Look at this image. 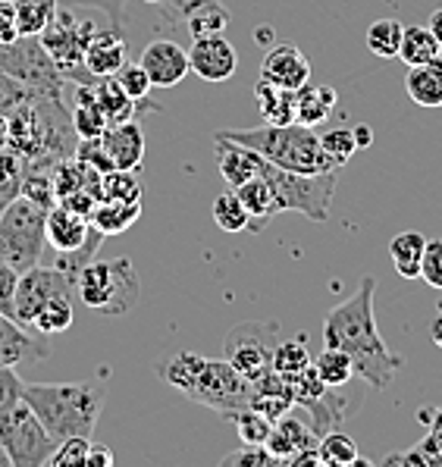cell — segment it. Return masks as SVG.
Masks as SVG:
<instances>
[{
    "instance_id": "obj_1",
    "label": "cell",
    "mask_w": 442,
    "mask_h": 467,
    "mask_svg": "<svg viewBox=\"0 0 442 467\" xmlns=\"http://www.w3.org/2000/svg\"><path fill=\"white\" fill-rule=\"evenodd\" d=\"M374 296L376 279L361 276L358 292L324 317V345L345 351L352 358L355 377H361L367 386L389 389L398 368H402V358L389 351V345L383 342L374 317Z\"/></svg>"
},
{
    "instance_id": "obj_2",
    "label": "cell",
    "mask_w": 442,
    "mask_h": 467,
    "mask_svg": "<svg viewBox=\"0 0 442 467\" xmlns=\"http://www.w3.org/2000/svg\"><path fill=\"white\" fill-rule=\"evenodd\" d=\"M157 377L189 401H198V405L211 408L223 418H232L235 411L248 408V401H252V383L226 358L176 351L167 361L157 364Z\"/></svg>"
},
{
    "instance_id": "obj_3",
    "label": "cell",
    "mask_w": 442,
    "mask_h": 467,
    "mask_svg": "<svg viewBox=\"0 0 442 467\" xmlns=\"http://www.w3.org/2000/svg\"><path fill=\"white\" fill-rule=\"evenodd\" d=\"M76 145L63 98L32 95L10 113V148L32 167L51 170L57 161L73 157Z\"/></svg>"
},
{
    "instance_id": "obj_4",
    "label": "cell",
    "mask_w": 442,
    "mask_h": 467,
    "mask_svg": "<svg viewBox=\"0 0 442 467\" xmlns=\"http://www.w3.org/2000/svg\"><path fill=\"white\" fill-rule=\"evenodd\" d=\"M23 401L57 442L69 436L91 440L104 408V389L95 383H26Z\"/></svg>"
},
{
    "instance_id": "obj_5",
    "label": "cell",
    "mask_w": 442,
    "mask_h": 467,
    "mask_svg": "<svg viewBox=\"0 0 442 467\" xmlns=\"http://www.w3.org/2000/svg\"><path fill=\"white\" fill-rule=\"evenodd\" d=\"M226 139L239 141V145L258 150L263 161L276 163L283 170L292 172H339L336 163L324 154L320 148V135L311 126L302 123H289V126H273L263 123L258 129H226Z\"/></svg>"
},
{
    "instance_id": "obj_6",
    "label": "cell",
    "mask_w": 442,
    "mask_h": 467,
    "mask_svg": "<svg viewBox=\"0 0 442 467\" xmlns=\"http://www.w3.org/2000/svg\"><path fill=\"white\" fill-rule=\"evenodd\" d=\"M76 298L101 317H126L141 298V279L129 257L91 261L76 279Z\"/></svg>"
},
{
    "instance_id": "obj_7",
    "label": "cell",
    "mask_w": 442,
    "mask_h": 467,
    "mask_svg": "<svg viewBox=\"0 0 442 467\" xmlns=\"http://www.w3.org/2000/svg\"><path fill=\"white\" fill-rule=\"evenodd\" d=\"M258 176H263L273 189L276 201H280L283 213L295 211L304 213L314 223H326L330 220V204H333V192H336L339 172H292L283 170L276 163L263 161L258 154Z\"/></svg>"
},
{
    "instance_id": "obj_8",
    "label": "cell",
    "mask_w": 442,
    "mask_h": 467,
    "mask_svg": "<svg viewBox=\"0 0 442 467\" xmlns=\"http://www.w3.org/2000/svg\"><path fill=\"white\" fill-rule=\"evenodd\" d=\"M45 217L47 207L35 204L26 195H16L0 213V261L16 273H26L41 264L45 254Z\"/></svg>"
},
{
    "instance_id": "obj_9",
    "label": "cell",
    "mask_w": 442,
    "mask_h": 467,
    "mask_svg": "<svg viewBox=\"0 0 442 467\" xmlns=\"http://www.w3.org/2000/svg\"><path fill=\"white\" fill-rule=\"evenodd\" d=\"M0 69L13 76L19 85H26L32 95L63 98L67 91V76L57 69L51 54L41 45L38 35H19L16 41L0 45Z\"/></svg>"
},
{
    "instance_id": "obj_10",
    "label": "cell",
    "mask_w": 442,
    "mask_h": 467,
    "mask_svg": "<svg viewBox=\"0 0 442 467\" xmlns=\"http://www.w3.org/2000/svg\"><path fill=\"white\" fill-rule=\"evenodd\" d=\"M95 35L98 26L91 19L73 16V6H57L51 23L45 26L38 38L57 63V69L67 76V82H95V76H88V69H85V47Z\"/></svg>"
},
{
    "instance_id": "obj_11",
    "label": "cell",
    "mask_w": 442,
    "mask_h": 467,
    "mask_svg": "<svg viewBox=\"0 0 442 467\" xmlns=\"http://www.w3.org/2000/svg\"><path fill=\"white\" fill-rule=\"evenodd\" d=\"M57 440L45 430L38 414L16 401L10 411L0 414V451L6 464L13 467H47V458L54 455Z\"/></svg>"
},
{
    "instance_id": "obj_12",
    "label": "cell",
    "mask_w": 442,
    "mask_h": 467,
    "mask_svg": "<svg viewBox=\"0 0 442 467\" xmlns=\"http://www.w3.org/2000/svg\"><path fill=\"white\" fill-rule=\"evenodd\" d=\"M280 342V327L267 320H242L226 333L223 358L248 383H258L273 370V348Z\"/></svg>"
},
{
    "instance_id": "obj_13",
    "label": "cell",
    "mask_w": 442,
    "mask_h": 467,
    "mask_svg": "<svg viewBox=\"0 0 442 467\" xmlns=\"http://www.w3.org/2000/svg\"><path fill=\"white\" fill-rule=\"evenodd\" d=\"M54 298H76V283L63 270H57L54 264L51 267H41L38 264V267L19 273L16 301H13V320L28 327L35 314H38V307Z\"/></svg>"
},
{
    "instance_id": "obj_14",
    "label": "cell",
    "mask_w": 442,
    "mask_h": 467,
    "mask_svg": "<svg viewBox=\"0 0 442 467\" xmlns=\"http://www.w3.org/2000/svg\"><path fill=\"white\" fill-rule=\"evenodd\" d=\"M317 442H320V436H317V430H314L311 418L295 405L292 411L273 420V430H270L263 445H267L270 455L280 458V464H295L298 455L317 451Z\"/></svg>"
},
{
    "instance_id": "obj_15",
    "label": "cell",
    "mask_w": 442,
    "mask_h": 467,
    "mask_svg": "<svg viewBox=\"0 0 442 467\" xmlns=\"http://www.w3.org/2000/svg\"><path fill=\"white\" fill-rule=\"evenodd\" d=\"M189 69L195 76H201L204 82H226L239 69V54H235L232 41H226L223 32L201 35V38L191 41Z\"/></svg>"
},
{
    "instance_id": "obj_16",
    "label": "cell",
    "mask_w": 442,
    "mask_h": 467,
    "mask_svg": "<svg viewBox=\"0 0 442 467\" xmlns=\"http://www.w3.org/2000/svg\"><path fill=\"white\" fill-rule=\"evenodd\" d=\"M154 88H176L189 76V50L170 38H154L139 57Z\"/></svg>"
},
{
    "instance_id": "obj_17",
    "label": "cell",
    "mask_w": 442,
    "mask_h": 467,
    "mask_svg": "<svg viewBox=\"0 0 442 467\" xmlns=\"http://www.w3.org/2000/svg\"><path fill=\"white\" fill-rule=\"evenodd\" d=\"M261 78L270 85H276V88L298 91L302 85L311 82V63L302 47L292 45V41H283V45H273L267 54H263Z\"/></svg>"
},
{
    "instance_id": "obj_18",
    "label": "cell",
    "mask_w": 442,
    "mask_h": 467,
    "mask_svg": "<svg viewBox=\"0 0 442 467\" xmlns=\"http://www.w3.org/2000/svg\"><path fill=\"white\" fill-rule=\"evenodd\" d=\"M47 355H51L47 342H38L35 336L26 333V327L19 320L0 314V364L19 370L45 361Z\"/></svg>"
},
{
    "instance_id": "obj_19",
    "label": "cell",
    "mask_w": 442,
    "mask_h": 467,
    "mask_svg": "<svg viewBox=\"0 0 442 467\" xmlns=\"http://www.w3.org/2000/svg\"><path fill=\"white\" fill-rule=\"evenodd\" d=\"M101 145L107 157H110L113 170H139L141 161H145V132H141V126L135 119L107 126Z\"/></svg>"
},
{
    "instance_id": "obj_20",
    "label": "cell",
    "mask_w": 442,
    "mask_h": 467,
    "mask_svg": "<svg viewBox=\"0 0 442 467\" xmlns=\"http://www.w3.org/2000/svg\"><path fill=\"white\" fill-rule=\"evenodd\" d=\"M126 60H129V47H126L123 28H107V32L98 28V35L85 47V69L95 78L117 76Z\"/></svg>"
},
{
    "instance_id": "obj_21",
    "label": "cell",
    "mask_w": 442,
    "mask_h": 467,
    "mask_svg": "<svg viewBox=\"0 0 442 467\" xmlns=\"http://www.w3.org/2000/svg\"><path fill=\"white\" fill-rule=\"evenodd\" d=\"M88 233H91V220L76 211H69V207L60 204V201L47 211L45 239L54 251H76L78 245H85Z\"/></svg>"
},
{
    "instance_id": "obj_22",
    "label": "cell",
    "mask_w": 442,
    "mask_h": 467,
    "mask_svg": "<svg viewBox=\"0 0 442 467\" xmlns=\"http://www.w3.org/2000/svg\"><path fill=\"white\" fill-rule=\"evenodd\" d=\"M235 195H239L242 207L248 213V233H263L270 226V220L283 213L280 201H276L273 189H270V182L263 176H252L242 185H235Z\"/></svg>"
},
{
    "instance_id": "obj_23",
    "label": "cell",
    "mask_w": 442,
    "mask_h": 467,
    "mask_svg": "<svg viewBox=\"0 0 442 467\" xmlns=\"http://www.w3.org/2000/svg\"><path fill=\"white\" fill-rule=\"evenodd\" d=\"M213 157H217V170L230 189L242 185L245 179L258 176V150L239 145V141L226 139L220 132H213Z\"/></svg>"
},
{
    "instance_id": "obj_24",
    "label": "cell",
    "mask_w": 442,
    "mask_h": 467,
    "mask_svg": "<svg viewBox=\"0 0 442 467\" xmlns=\"http://www.w3.org/2000/svg\"><path fill=\"white\" fill-rule=\"evenodd\" d=\"M248 408L267 414L270 420H276L286 411H292L295 401H292L286 377H280L276 370H270L267 377H261L258 383H252V401H248Z\"/></svg>"
},
{
    "instance_id": "obj_25",
    "label": "cell",
    "mask_w": 442,
    "mask_h": 467,
    "mask_svg": "<svg viewBox=\"0 0 442 467\" xmlns=\"http://www.w3.org/2000/svg\"><path fill=\"white\" fill-rule=\"evenodd\" d=\"M405 91L417 107L437 110L442 107V57L433 63H420V67H408L405 76Z\"/></svg>"
},
{
    "instance_id": "obj_26",
    "label": "cell",
    "mask_w": 442,
    "mask_h": 467,
    "mask_svg": "<svg viewBox=\"0 0 442 467\" xmlns=\"http://www.w3.org/2000/svg\"><path fill=\"white\" fill-rule=\"evenodd\" d=\"M333 110H336V91H333L330 85L314 88V85L308 82L295 91V123L317 129L320 123L330 119Z\"/></svg>"
},
{
    "instance_id": "obj_27",
    "label": "cell",
    "mask_w": 442,
    "mask_h": 467,
    "mask_svg": "<svg viewBox=\"0 0 442 467\" xmlns=\"http://www.w3.org/2000/svg\"><path fill=\"white\" fill-rule=\"evenodd\" d=\"M141 213V201H113V198H104L95 204V211H91V226L98 229V233L104 235V239H110V235H119L126 233V229L132 226L135 220H139Z\"/></svg>"
},
{
    "instance_id": "obj_28",
    "label": "cell",
    "mask_w": 442,
    "mask_h": 467,
    "mask_svg": "<svg viewBox=\"0 0 442 467\" xmlns=\"http://www.w3.org/2000/svg\"><path fill=\"white\" fill-rule=\"evenodd\" d=\"M95 104L101 107V113L113 123H129L139 113V100H132L123 91V85L117 82L113 76L95 78Z\"/></svg>"
},
{
    "instance_id": "obj_29",
    "label": "cell",
    "mask_w": 442,
    "mask_h": 467,
    "mask_svg": "<svg viewBox=\"0 0 442 467\" xmlns=\"http://www.w3.org/2000/svg\"><path fill=\"white\" fill-rule=\"evenodd\" d=\"M424 248H427V235L417 233V229L392 235L389 257H392V267H396L398 276H405V279L420 276V257H424Z\"/></svg>"
},
{
    "instance_id": "obj_30",
    "label": "cell",
    "mask_w": 442,
    "mask_h": 467,
    "mask_svg": "<svg viewBox=\"0 0 442 467\" xmlns=\"http://www.w3.org/2000/svg\"><path fill=\"white\" fill-rule=\"evenodd\" d=\"M254 98H258V104H261L263 123H273V126L295 123V91L276 88V85L261 78L258 88H254Z\"/></svg>"
},
{
    "instance_id": "obj_31",
    "label": "cell",
    "mask_w": 442,
    "mask_h": 467,
    "mask_svg": "<svg viewBox=\"0 0 442 467\" xmlns=\"http://www.w3.org/2000/svg\"><path fill=\"white\" fill-rule=\"evenodd\" d=\"M317 455H320V464H326V467H352V464L365 467L367 464L358 451V442L348 433H342V430H330V433L320 436Z\"/></svg>"
},
{
    "instance_id": "obj_32",
    "label": "cell",
    "mask_w": 442,
    "mask_h": 467,
    "mask_svg": "<svg viewBox=\"0 0 442 467\" xmlns=\"http://www.w3.org/2000/svg\"><path fill=\"white\" fill-rule=\"evenodd\" d=\"M398 57H402L408 67H420V63H433L442 57V45L433 38V32L427 26H411L402 32V47H398Z\"/></svg>"
},
{
    "instance_id": "obj_33",
    "label": "cell",
    "mask_w": 442,
    "mask_h": 467,
    "mask_svg": "<svg viewBox=\"0 0 442 467\" xmlns=\"http://www.w3.org/2000/svg\"><path fill=\"white\" fill-rule=\"evenodd\" d=\"M402 32L405 26L398 19H376L367 28V50L374 57H380V60H392V57H398V47H402Z\"/></svg>"
},
{
    "instance_id": "obj_34",
    "label": "cell",
    "mask_w": 442,
    "mask_h": 467,
    "mask_svg": "<svg viewBox=\"0 0 442 467\" xmlns=\"http://www.w3.org/2000/svg\"><path fill=\"white\" fill-rule=\"evenodd\" d=\"M28 327H35L45 336L67 333V329L73 327V298H54V301H47V305H41Z\"/></svg>"
},
{
    "instance_id": "obj_35",
    "label": "cell",
    "mask_w": 442,
    "mask_h": 467,
    "mask_svg": "<svg viewBox=\"0 0 442 467\" xmlns=\"http://www.w3.org/2000/svg\"><path fill=\"white\" fill-rule=\"evenodd\" d=\"M317 377L324 379L326 386H348L355 379V368H352V358L339 348H330L326 345L324 351L317 355V361H311Z\"/></svg>"
},
{
    "instance_id": "obj_36",
    "label": "cell",
    "mask_w": 442,
    "mask_h": 467,
    "mask_svg": "<svg viewBox=\"0 0 442 467\" xmlns=\"http://www.w3.org/2000/svg\"><path fill=\"white\" fill-rule=\"evenodd\" d=\"M101 245H104V235L98 233L95 226H91V233H88V239H85V245H78L76 251H57L54 267H57V270H63V273H67V276L76 283L78 273H82L91 261H95V254L101 251Z\"/></svg>"
},
{
    "instance_id": "obj_37",
    "label": "cell",
    "mask_w": 442,
    "mask_h": 467,
    "mask_svg": "<svg viewBox=\"0 0 442 467\" xmlns=\"http://www.w3.org/2000/svg\"><path fill=\"white\" fill-rule=\"evenodd\" d=\"M145 185H141L139 172L135 170H107L101 172V201H141Z\"/></svg>"
},
{
    "instance_id": "obj_38",
    "label": "cell",
    "mask_w": 442,
    "mask_h": 467,
    "mask_svg": "<svg viewBox=\"0 0 442 467\" xmlns=\"http://www.w3.org/2000/svg\"><path fill=\"white\" fill-rule=\"evenodd\" d=\"M23 172H26L23 157L13 148H0V213L19 195V189H23Z\"/></svg>"
},
{
    "instance_id": "obj_39",
    "label": "cell",
    "mask_w": 442,
    "mask_h": 467,
    "mask_svg": "<svg viewBox=\"0 0 442 467\" xmlns=\"http://www.w3.org/2000/svg\"><path fill=\"white\" fill-rule=\"evenodd\" d=\"M213 223H217L223 233H245L248 229V213H245V207H242L239 195H235V189L220 192V195L213 198Z\"/></svg>"
},
{
    "instance_id": "obj_40",
    "label": "cell",
    "mask_w": 442,
    "mask_h": 467,
    "mask_svg": "<svg viewBox=\"0 0 442 467\" xmlns=\"http://www.w3.org/2000/svg\"><path fill=\"white\" fill-rule=\"evenodd\" d=\"M69 123H73V132L78 141L85 139H101L107 132V126H110V119L101 113V107L95 104V100H88V104H73V110H69Z\"/></svg>"
},
{
    "instance_id": "obj_41",
    "label": "cell",
    "mask_w": 442,
    "mask_h": 467,
    "mask_svg": "<svg viewBox=\"0 0 442 467\" xmlns=\"http://www.w3.org/2000/svg\"><path fill=\"white\" fill-rule=\"evenodd\" d=\"M314 358L308 355V345L304 339H292V342H276L273 348V370L280 373V377H295V373H302Z\"/></svg>"
},
{
    "instance_id": "obj_42",
    "label": "cell",
    "mask_w": 442,
    "mask_h": 467,
    "mask_svg": "<svg viewBox=\"0 0 442 467\" xmlns=\"http://www.w3.org/2000/svg\"><path fill=\"white\" fill-rule=\"evenodd\" d=\"M230 420L235 423L239 440L248 445H263L270 436V430H273V420H270L267 414L254 411V408H242V411H235Z\"/></svg>"
},
{
    "instance_id": "obj_43",
    "label": "cell",
    "mask_w": 442,
    "mask_h": 467,
    "mask_svg": "<svg viewBox=\"0 0 442 467\" xmlns=\"http://www.w3.org/2000/svg\"><path fill=\"white\" fill-rule=\"evenodd\" d=\"M185 26H189L191 38H201V35H217V32H226V26H230V10H226L220 0H213V4L201 6L198 13H191L189 19H185Z\"/></svg>"
},
{
    "instance_id": "obj_44",
    "label": "cell",
    "mask_w": 442,
    "mask_h": 467,
    "mask_svg": "<svg viewBox=\"0 0 442 467\" xmlns=\"http://www.w3.org/2000/svg\"><path fill=\"white\" fill-rule=\"evenodd\" d=\"M320 148H324V154L330 157L336 167H345L348 163V157L358 150V145H355V135H352V129H330V132H324L320 135Z\"/></svg>"
},
{
    "instance_id": "obj_45",
    "label": "cell",
    "mask_w": 442,
    "mask_h": 467,
    "mask_svg": "<svg viewBox=\"0 0 442 467\" xmlns=\"http://www.w3.org/2000/svg\"><path fill=\"white\" fill-rule=\"evenodd\" d=\"M113 78H117V82L123 85L126 95H129L132 100H139V104H141V100H145L148 95H151V88H154L151 78H148V73L141 69V63H139V60H135V63H132V60H126L123 67L117 69V76H113Z\"/></svg>"
},
{
    "instance_id": "obj_46",
    "label": "cell",
    "mask_w": 442,
    "mask_h": 467,
    "mask_svg": "<svg viewBox=\"0 0 442 467\" xmlns=\"http://www.w3.org/2000/svg\"><path fill=\"white\" fill-rule=\"evenodd\" d=\"M88 449H91V440L85 436H69V440H60L54 449V455L47 458V467H76V464H85L88 458Z\"/></svg>"
},
{
    "instance_id": "obj_47",
    "label": "cell",
    "mask_w": 442,
    "mask_h": 467,
    "mask_svg": "<svg viewBox=\"0 0 442 467\" xmlns=\"http://www.w3.org/2000/svg\"><path fill=\"white\" fill-rule=\"evenodd\" d=\"M220 464H223V467H232V464H239V467H248V464H258V467H280V458L270 455L267 445H248V442H242L239 449L230 451V455H226Z\"/></svg>"
},
{
    "instance_id": "obj_48",
    "label": "cell",
    "mask_w": 442,
    "mask_h": 467,
    "mask_svg": "<svg viewBox=\"0 0 442 467\" xmlns=\"http://www.w3.org/2000/svg\"><path fill=\"white\" fill-rule=\"evenodd\" d=\"M54 10L41 4H16V32L19 35H41L45 26L51 23Z\"/></svg>"
},
{
    "instance_id": "obj_49",
    "label": "cell",
    "mask_w": 442,
    "mask_h": 467,
    "mask_svg": "<svg viewBox=\"0 0 442 467\" xmlns=\"http://www.w3.org/2000/svg\"><path fill=\"white\" fill-rule=\"evenodd\" d=\"M420 279L433 289H442V239H427L420 257Z\"/></svg>"
},
{
    "instance_id": "obj_50",
    "label": "cell",
    "mask_w": 442,
    "mask_h": 467,
    "mask_svg": "<svg viewBox=\"0 0 442 467\" xmlns=\"http://www.w3.org/2000/svg\"><path fill=\"white\" fill-rule=\"evenodd\" d=\"M23 377L16 373V368H6V364H0V414L10 411L16 401H23Z\"/></svg>"
},
{
    "instance_id": "obj_51",
    "label": "cell",
    "mask_w": 442,
    "mask_h": 467,
    "mask_svg": "<svg viewBox=\"0 0 442 467\" xmlns=\"http://www.w3.org/2000/svg\"><path fill=\"white\" fill-rule=\"evenodd\" d=\"M28 98H32V91L0 69V113H13L19 104H26Z\"/></svg>"
},
{
    "instance_id": "obj_52",
    "label": "cell",
    "mask_w": 442,
    "mask_h": 467,
    "mask_svg": "<svg viewBox=\"0 0 442 467\" xmlns=\"http://www.w3.org/2000/svg\"><path fill=\"white\" fill-rule=\"evenodd\" d=\"M129 0H57V6H91V10H101L113 28H123V13Z\"/></svg>"
},
{
    "instance_id": "obj_53",
    "label": "cell",
    "mask_w": 442,
    "mask_h": 467,
    "mask_svg": "<svg viewBox=\"0 0 442 467\" xmlns=\"http://www.w3.org/2000/svg\"><path fill=\"white\" fill-rule=\"evenodd\" d=\"M16 285L19 273L10 267L6 261H0V314L13 317V301H16Z\"/></svg>"
},
{
    "instance_id": "obj_54",
    "label": "cell",
    "mask_w": 442,
    "mask_h": 467,
    "mask_svg": "<svg viewBox=\"0 0 442 467\" xmlns=\"http://www.w3.org/2000/svg\"><path fill=\"white\" fill-rule=\"evenodd\" d=\"M208 4H213V0H160L157 6H160L163 19H170V23H185L191 13H198Z\"/></svg>"
},
{
    "instance_id": "obj_55",
    "label": "cell",
    "mask_w": 442,
    "mask_h": 467,
    "mask_svg": "<svg viewBox=\"0 0 442 467\" xmlns=\"http://www.w3.org/2000/svg\"><path fill=\"white\" fill-rule=\"evenodd\" d=\"M16 4L13 0H0V45L6 41H16Z\"/></svg>"
},
{
    "instance_id": "obj_56",
    "label": "cell",
    "mask_w": 442,
    "mask_h": 467,
    "mask_svg": "<svg viewBox=\"0 0 442 467\" xmlns=\"http://www.w3.org/2000/svg\"><path fill=\"white\" fill-rule=\"evenodd\" d=\"M85 464H88V467H110V464H113V451H110V449H104V445H95V442H91Z\"/></svg>"
},
{
    "instance_id": "obj_57",
    "label": "cell",
    "mask_w": 442,
    "mask_h": 467,
    "mask_svg": "<svg viewBox=\"0 0 442 467\" xmlns=\"http://www.w3.org/2000/svg\"><path fill=\"white\" fill-rule=\"evenodd\" d=\"M352 135H355V145H358V148L374 145V129H370V126H355Z\"/></svg>"
},
{
    "instance_id": "obj_58",
    "label": "cell",
    "mask_w": 442,
    "mask_h": 467,
    "mask_svg": "<svg viewBox=\"0 0 442 467\" xmlns=\"http://www.w3.org/2000/svg\"><path fill=\"white\" fill-rule=\"evenodd\" d=\"M427 28H430L433 38H437L439 45H442V6H439V10H433V13H430V26H427Z\"/></svg>"
},
{
    "instance_id": "obj_59",
    "label": "cell",
    "mask_w": 442,
    "mask_h": 467,
    "mask_svg": "<svg viewBox=\"0 0 442 467\" xmlns=\"http://www.w3.org/2000/svg\"><path fill=\"white\" fill-rule=\"evenodd\" d=\"M0 148H10V113H0Z\"/></svg>"
},
{
    "instance_id": "obj_60",
    "label": "cell",
    "mask_w": 442,
    "mask_h": 467,
    "mask_svg": "<svg viewBox=\"0 0 442 467\" xmlns=\"http://www.w3.org/2000/svg\"><path fill=\"white\" fill-rule=\"evenodd\" d=\"M430 336H433V342L442 348V311L437 314V320H433V327H430Z\"/></svg>"
},
{
    "instance_id": "obj_61",
    "label": "cell",
    "mask_w": 442,
    "mask_h": 467,
    "mask_svg": "<svg viewBox=\"0 0 442 467\" xmlns=\"http://www.w3.org/2000/svg\"><path fill=\"white\" fill-rule=\"evenodd\" d=\"M270 41H273V28H258V45L270 47Z\"/></svg>"
},
{
    "instance_id": "obj_62",
    "label": "cell",
    "mask_w": 442,
    "mask_h": 467,
    "mask_svg": "<svg viewBox=\"0 0 442 467\" xmlns=\"http://www.w3.org/2000/svg\"><path fill=\"white\" fill-rule=\"evenodd\" d=\"M13 4H41L47 10H57V0H13Z\"/></svg>"
},
{
    "instance_id": "obj_63",
    "label": "cell",
    "mask_w": 442,
    "mask_h": 467,
    "mask_svg": "<svg viewBox=\"0 0 442 467\" xmlns=\"http://www.w3.org/2000/svg\"><path fill=\"white\" fill-rule=\"evenodd\" d=\"M145 4H151V6H157V4H160V0H145Z\"/></svg>"
},
{
    "instance_id": "obj_64",
    "label": "cell",
    "mask_w": 442,
    "mask_h": 467,
    "mask_svg": "<svg viewBox=\"0 0 442 467\" xmlns=\"http://www.w3.org/2000/svg\"><path fill=\"white\" fill-rule=\"evenodd\" d=\"M0 464H6V458H4V451H0Z\"/></svg>"
}]
</instances>
